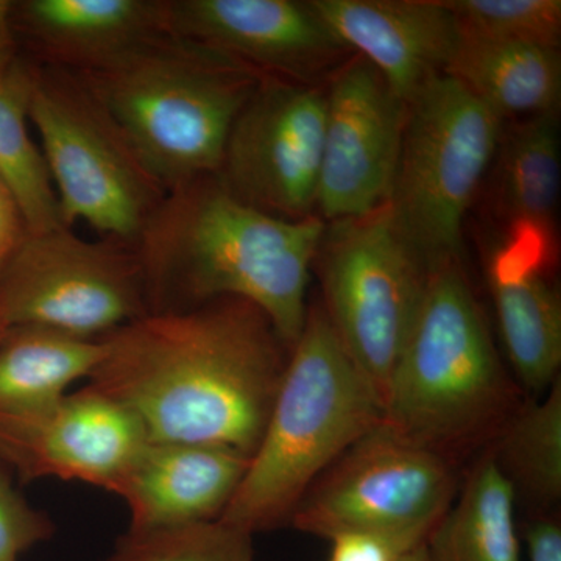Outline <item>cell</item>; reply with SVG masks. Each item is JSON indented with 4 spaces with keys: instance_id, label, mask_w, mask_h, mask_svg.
Here are the masks:
<instances>
[{
    "instance_id": "cell-3",
    "label": "cell",
    "mask_w": 561,
    "mask_h": 561,
    "mask_svg": "<svg viewBox=\"0 0 561 561\" xmlns=\"http://www.w3.org/2000/svg\"><path fill=\"white\" fill-rule=\"evenodd\" d=\"M381 423L378 393L323 308H309L267 426L221 522L251 535L290 523L313 483Z\"/></svg>"
},
{
    "instance_id": "cell-18",
    "label": "cell",
    "mask_w": 561,
    "mask_h": 561,
    "mask_svg": "<svg viewBox=\"0 0 561 561\" xmlns=\"http://www.w3.org/2000/svg\"><path fill=\"white\" fill-rule=\"evenodd\" d=\"M542 251L529 245L505 250L493 261L491 294L508 359L531 391H548L559 379L561 302L542 272Z\"/></svg>"
},
{
    "instance_id": "cell-32",
    "label": "cell",
    "mask_w": 561,
    "mask_h": 561,
    "mask_svg": "<svg viewBox=\"0 0 561 561\" xmlns=\"http://www.w3.org/2000/svg\"><path fill=\"white\" fill-rule=\"evenodd\" d=\"M398 561H431L430 556H427L426 545H421L419 548L413 549V551L404 553L401 559Z\"/></svg>"
},
{
    "instance_id": "cell-7",
    "label": "cell",
    "mask_w": 561,
    "mask_h": 561,
    "mask_svg": "<svg viewBox=\"0 0 561 561\" xmlns=\"http://www.w3.org/2000/svg\"><path fill=\"white\" fill-rule=\"evenodd\" d=\"M502 119L448 76L408 105L389 203L430 268L460 260L463 220L501 142Z\"/></svg>"
},
{
    "instance_id": "cell-6",
    "label": "cell",
    "mask_w": 561,
    "mask_h": 561,
    "mask_svg": "<svg viewBox=\"0 0 561 561\" xmlns=\"http://www.w3.org/2000/svg\"><path fill=\"white\" fill-rule=\"evenodd\" d=\"M33 65L31 124L62 225L84 221L101 238L135 247L168 191L80 76Z\"/></svg>"
},
{
    "instance_id": "cell-9",
    "label": "cell",
    "mask_w": 561,
    "mask_h": 561,
    "mask_svg": "<svg viewBox=\"0 0 561 561\" xmlns=\"http://www.w3.org/2000/svg\"><path fill=\"white\" fill-rule=\"evenodd\" d=\"M454 496L456 476L445 456L381 423L313 483L290 523L324 540L371 535L411 552L426 542Z\"/></svg>"
},
{
    "instance_id": "cell-17",
    "label": "cell",
    "mask_w": 561,
    "mask_h": 561,
    "mask_svg": "<svg viewBox=\"0 0 561 561\" xmlns=\"http://www.w3.org/2000/svg\"><path fill=\"white\" fill-rule=\"evenodd\" d=\"M250 459L220 446L149 442L113 493L130 508L128 529L214 522L230 505Z\"/></svg>"
},
{
    "instance_id": "cell-14",
    "label": "cell",
    "mask_w": 561,
    "mask_h": 561,
    "mask_svg": "<svg viewBox=\"0 0 561 561\" xmlns=\"http://www.w3.org/2000/svg\"><path fill=\"white\" fill-rule=\"evenodd\" d=\"M179 36L271 79L309 83L348 47L311 2L298 0H168Z\"/></svg>"
},
{
    "instance_id": "cell-28",
    "label": "cell",
    "mask_w": 561,
    "mask_h": 561,
    "mask_svg": "<svg viewBox=\"0 0 561 561\" xmlns=\"http://www.w3.org/2000/svg\"><path fill=\"white\" fill-rule=\"evenodd\" d=\"M331 542L330 561H398L408 553L391 542L371 535H341Z\"/></svg>"
},
{
    "instance_id": "cell-11",
    "label": "cell",
    "mask_w": 561,
    "mask_h": 561,
    "mask_svg": "<svg viewBox=\"0 0 561 561\" xmlns=\"http://www.w3.org/2000/svg\"><path fill=\"white\" fill-rule=\"evenodd\" d=\"M327 94L264 77L232 124L217 176L239 201L287 220L313 216Z\"/></svg>"
},
{
    "instance_id": "cell-1",
    "label": "cell",
    "mask_w": 561,
    "mask_h": 561,
    "mask_svg": "<svg viewBox=\"0 0 561 561\" xmlns=\"http://www.w3.org/2000/svg\"><path fill=\"white\" fill-rule=\"evenodd\" d=\"M102 342L90 386L127 408L150 442L256 451L290 353L256 306L221 298L147 313Z\"/></svg>"
},
{
    "instance_id": "cell-2",
    "label": "cell",
    "mask_w": 561,
    "mask_h": 561,
    "mask_svg": "<svg viewBox=\"0 0 561 561\" xmlns=\"http://www.w3.org/2000/svg\"><path fill=\"white\" fill-rule=\"evenodd\" d=\"M327 221L279 219L247 205L219 176L165 194L136 242L150 313L221 298L256 306L291 350L308 319L309 278Z\"/></svg>"
},
{
    "instance_id": "cell-19",
    "label": "cell",
    "mask_w": 561,
    "mask_h": 561,
    "mask_svg": "<svg viewBox=\"0 0 561 561\" xmlns=\"http://www.w3.org/2000/svg\"><path fill=\"white\" fill-rule=\"evenodd\" d=\"M443 76L459 81L502 121L559 110L561 58L556 47L459 32Z\"/></svg>"
},
{
    "instance_id": "cell-5",
    "label": "cell",
    "mask_w": 561,
    "mask_h": 561,
    "mask_svg": "<svg viewBox=\"0 0 561 561\" xmlns=\"http://www.w3.org/2000/svg\"><path fill=\"white\" fill-rule=\"evenodd\" d=\"M505 400L500 359L460 260L435 265L387 383L382 423L443 454L493 426Z\"/></svg>"
},
{
    "instance_id": "cell-15",
    "label": "cell",
    "mask_w": 561,
    "mask_h": 561,
    "mask_svg": "<svg viewBox=\"0 0 561 561\" xmlns=\"http://www.w3.org/2000/svg\"><path fill=\"white\" fill-rule=\"evenodd\" d=\"M332 33L381 73L409 105L445 73L459 27L445 2L434 0H311Z\"/></svg>"
},
{
    "instance_id": "cell-33",
    "label": "cell",
    "mask_w": 561,
    "mask_h": 561,
    "mask_svg": "<svg viewBox=\"0 0 561 561\" xmlns=\"http://www.w3.org/2000/svg\"><path fill=\"white\" fill-rule=\"evenodd\" d=\"M7 324L0 319V341H2L3 334H5Z\"/></svg>"
},
{
    "instance_id": "cell-8",
    "label": "cell",
    "mask_w": 561,
    "mask_h": 561,
    "mask_svg": "<svg viewBox=\"0 0 561 561\" xmlns=\"http://www.w3.org/2000/svg\"><path fill=\"white\" fill-rule=\"evenodd\" d=\"M316 261L327 319L382 404L423 305L430 265L387 202L364 216L327 224Z\"/></svg>"
},
{
    "instance_id": "cell-24",
    "label": "cell",
    "mask_w": 561,
    "mask_h": 561,
    "mask_svg": "<svg viewBox=\"0 0 561 561\" xmlns=\"http://www.w3.org/2000/svg\"><path fill=\"white\" fill-rule=\"evenodd\" d=\"M512 485L540 504L561 496V381L505 424L493 454Z\"/></svg>"
},
{
    "instance_id": "cell-25",
    "label": "cell",
    "mask_w": 561,
    "mask_h": 561,
    "mask_svg": "<svg viewBox=\"0 0 561 561\" xmlns=\"http://www.w3.org/2000/svg\"><path fill=\"white\" fill-rule=\"evenodd\" d=\"M102 561H256L253 535L214 522L164 529H128Z\"/></svg>"
},
{
    "instance_id": "cell-27",
    "label": "cell",
    "mask_w": 561,
    "mask_h": 561,
    "mask_svg": "<svg viewBox=\"0 0 561 561\" xmlns=\"http://www.w3.org/2000/svg\"><path fill=\"white\" fill-rule=\"evenodd\" d=\"M54 534L50 516L25 501L9 468L0 463V561H21L25 552Z\"/></svg>"
},
{
    "instance_id": "cell-31",
    "label": "cell",
    "mask_w": 561,
    "mask_h": 561,
    "mask_svg": "<svg viewBox=\"0 0 561 561\" xmlns=\"http://www.w3.org/2000/svg\"><path fill=\"white\" fill-rule=\"evenodd\" d=\"M22 57L13 27V2L0 0V77Z\"/></svg>"
},
{
    "instance_id": "cell-23",
    "label": "cell",
    "mask_w": 561,
    "mask_h": 561,
    "mask_svg": "<svg viewBox=\"0 0 561 561\" xmlns=\"http://www.w3.org/2000/svg\"><path fill=\"white\" fill-rule=\"evenodd\" d=\"M501 201L518 227L542 232L561 184L559 110L524 117L504 142Z\"/></svg>"
},
{
    "instance_id": "cell-29",
    "label": "cell",
    "mask_w": 561,
    "mask_h": 561,
    "mask_svg": "<svg viewBox=\"0 0 561 561\" xmlns=\"http://www.w3.org/2000/svg\"><path fill=\"white\" fill-rule=\"evenodd\" d=\"M27 225L16 201L0 181V275L27 236Z\"/></svg>"
},
{
    "instance_id": "cell-26",
    "label": "cell",
    "mask_w": 561,
    "mask_h": 561,
    "mask_svg": "<svg viewBox=\"0 0 561 561\" xmlns=\"http://www.w3.org/2000/svg\"><path fill=\"white\" fill-rule=\"evenodd\" d=\"M445 3L461 33L560 47V0H451Z\"/></svg>"
},
{
    "instance_id": "cell-10",
    "label": "cell",
    "mask_w": 561,
    "mask_h": 561,
    "mask_svg": "<svg viewBox=\"0 0 561 561\" xmlns=\"http://www.w3.org/2000/svg\"><path fill=\"white\" fill-rule=\"evenodd\" d=\"M150 313L135 247L69 227L27 232L0 275V319L103 339Z\"/></svg>"
},
{
    "instance_id": "cell-12",
    "label": "cell",
    "mask_w": 561,
    "mask_h": 561,
    "mask_svg": "<svg viewBox=\"0 0 561 561\" xmlns=\"http://www.w3.org/2000/svg\"><path fill=\"white\" fill-rule=\"evenodd\" d=\"M149 442L127 408L91 386L43 408L0 409V463L24 483L55 478L113 493Z\"/></svg>"
},
{
    "instance_id": "cell-16",
    "label": "cell",
    "mask_w": 561,
    "mask_h": 561,
    "mask_svg": "<svg viewBox=\"0 0 561 561\" xmlns=\"http://www.w3.org/2000/svg\"><path fill=\"white\" fill-rule=\"evenodd\" d=\"M13 27L27 60L90 73L171 33L168 0H21Z\"/></svg>"
},
{
    "instance_id": "cell-21",
    "label": "cell",
    "mask_w": 561,
    "mask_h": 561,
    "mask_svg": "<svg viewBox=\"0 0 561 561\" xmlns=\"http://www.w3.org/2000/svg\"><path fill=\"white\" fill-rule=\"evenodd\" d=\"M516 490L494 457L483 459L427 537L431 561H522Z\"/></svg>"
},
{
    "instance_id": "cell-4",
    "label": "cell",
    "mask_w": 561,
    "mask_h": 561,
    "mask_svg": "<svg viewBox=\"0 0 561 561\" xmlns=\"http://www.w3.org/2000/svg\"><path fill=\"white\" fill-rule=\"evenodd\" d=\"M77 76L165 191L217 175L232 124L262 79L172 32Z\"/></svg>"
},
{
    "instance_id": "cell-13",
    "label": "cell",
    "mask_w": 561,
    "mask_h": 561,
    "mask_svg": "<svg viewBox=\"0 0 561 561\" xmlns=\"http://www.w3.org/2000/svg\"><path fill=\"white\" fill-rule=\"evenodd\" d=\"M408 105L370 62L353 58L327 92L317 209L321 220L359 217L389 201Z\"/></svg>"
},
{
    "instance_id": "cell-30",
    "label": "cell",
    "mask_w": 561,
    "mask_h": 561,
    "mask_svg": "<svg viewBox=\"0 0 561 561\" xmlns=\"http://www.w3.org/2000/svg\"><path fill=\"white\" fill-rule=\"evenodd\" d=\"M530 561H561V529L549 519H538L524 531Z\"/></svg>"
},
{
    "instance_id": "cell-20",
    "label": "cell",
    "mask_w": 561,
    "mask_h": 561,
    "mask_svg": "<svg viewBox=\"0 0 561 561\" xmlns=\"http://www.w3.org/2000/svg\"><path fill=\"white\" fill-rule=\"evenodd\" d=\"M105 354L102 339H83L41 324L7 328L0 341V409L28 411L61 400L90 379Z\"/></svg>"
},
{
    "instance_id": "cell-22",
    "label": "cell",
    "mask_w": 561,
    "mask_h": 561,
    "mask_svg": "<svg viewBox=\"0 0 561 561\" xmlns=\"http://www.w3.org/2000/svg\"><path fill=\"white\" fill-rule=\"evenodd\" d=\"M33 80L35 65L25 57L0 77V181L20 206L27 231L43 232L62 220L46 161L28 131Z\"/></svg>"
}]
</instances>
